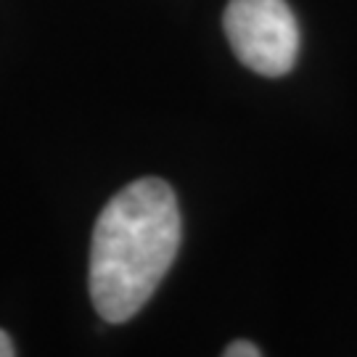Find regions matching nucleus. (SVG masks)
<instances>
[{"instance_id": "1", "label": "nucleus", "mask_w": 357, "mask_h": 357, "mask_svg": "<svg viewBox=\"0 0 357 357\" xmlns=\"http://www.w3.org/2000/svg\"><path fill=\"white\" fill-rule=\"evenodd\" d=\"M180 249L175 193L141 178L109 199L93 228L90 299L106 323H125L151 299Z\"/></svg>"}, {"instance_id": "2", "label": "nucleus", "mask_w": 357, "mask_h": 357, "mask_svg": "<svg viewBox=\"0 0 357 357\" xmlns=\"http://www.w3.org/2000/svg\"><path fill=\"white\" fill-rule=\"evenodd\" d=\"M225 35L238 61L265 77H281L296 61L299 26L286 0H230Z\"/></svg>"}, {"instance_id": "3", "label": "nucleus", "mask_w": 357, "mask_h": 357, "mask_svg": "<svg viewBox=\"0 0 357 357\" xmlns=\"http://www.w3.org/2000/svg\"><path fill=\"white\" fill-rule=\"evenodd\" d=\"M262 349L252 342H233V344L225 347V357H259Z\"/></svg>"}, {"instance_id": "4", "label": "nucleus", "mask_w": 357, "mask_h": 357, "mask_svg": "<svg viewBox=\"0 0 357 357\" xmlns=\"http://www.w3.org/2000/svg\"><path fill=\"white\" fill-rule=\"evenodd\" d=\"M13 355H16V349H13L11 336L6 331H0V357H13Z\"/></svg>"}]
</instances>
